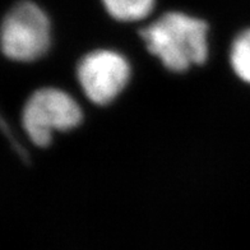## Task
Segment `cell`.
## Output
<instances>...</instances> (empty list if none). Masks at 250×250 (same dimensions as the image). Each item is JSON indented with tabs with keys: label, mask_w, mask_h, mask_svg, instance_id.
<instances>
[{
	"label": "cell",
	"mask_w": 250,
	"mask_h": 250,
	"mask_svg": "<svg viewBox=\"0 0 250 250\" xmlns=\"http://www.w3.org/2000/svg\"><path fill=\"white\" fill-rule=\"evenodd\" d=\"M208 26L204 21L180 12H168L141 30L148 51L167 69L184 72L207 60Z\"/></svg>",
	"instance_id": "6da1fadb"
},
{
	"label": "cell",
	"mask_w": 250,
	"mask_h": 250,
	"mask_svg": "<svg viewBox=\"0 0 250 250\" xmlns=\"http://www.w3.org/2000/svg\"><path fill=\"white\" fill-rule=\"evenodd\" d=\"M51 43L50 21L39 5L21 1L4 17L1 47L4 55L17 62H32L47 53Z\"/></svg>",
	"instance_id": "7a4b0ae2"
},
{
	"label": "cell",
	"mask_w": 250,
	"mask_h": 250,
	"mask_svg": "<svg viewBox=\"0 0 250 250\" xmlns=\"http://www.w3.org/2000/svg\"><path fill=\"white\" fill-rule=\"evenodd\" d=\"M82 120V110L73 97L62 89L41 88L27 100L22 124L27 135L39 147H46L54 132L70 130Z\"/></svg>",
	"instance_id": "3957f363"
},
{
	"label": "cell",
	"mask_w": 250,
	"mask_h": 250,
	"mask_svg": "<svg viewBox=\"0 0 250 250\" xmlns=\"http://www.w3.org/2000/svg\"><path fill=\"white\" fill-rule=\"evenodd\" d=\"M77 77L89 101L107 105L126 86L130 66L124 56L115 51L96 50L79 62Z\"/></svg>",
	"instance_id": "277c9868"
},
{
	"label": "cell",
	"mask_w": 250,
	"mask_h": 250,
	"mask_svg": "<svg viewBox=\"0 0 250 250\" xmlns=\"http://www.w3.org/2000/svg\"><path fill=\"white\" fill-rule=\"evenodd\" d=\"M107 13L122 22L145 20L155 7V0H102Z\"/></svg>",
	"instance_id": "5b68a950"
},
{
	"label": "cell",
	"mask_w": 250,
	"mask_h": 250,
	"mask_svg": "<svg viewBox=\"0 0 250 250\" xmlns=\"http://www.w3.org/2000/svg\"><path fill=\"white\" fill-rule=\"evenodd\" d=\"M231 66L236 76L250 83V28L235 39L230 53Z\"/></svg>",
	"instance_id": "8992f818"
}]
</instances>
